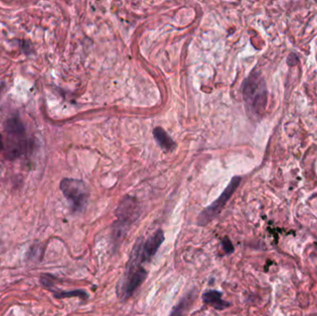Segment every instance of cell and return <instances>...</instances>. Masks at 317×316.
<instances>
[{
    "label": "cell",
    "instance_id": "cell-8",
    "mask_svg": "<svg viewBox=\"0 0 317 316\" xmlns=\"http://www.w3.org/2000/svg\"><path fill=\"white\" fill-rule=\"evenodd\" d=\"M154 138L158 145L161 147V149L164 150L165 152H170L174 150L175 143L171 137L168 135L164 129L162 127H157L153 131Z\"/></svg>",
    "mask_w": 317,
    "mask_h": 316
},
{
    "label": "cell",
    "instance_id": "cell-10",
    "mask_svg": "<svg viewBox=\"0 0 317 316\" xmlns=\"http://www.w3.org/2000/svg\"><path fill=\"white\" fill-rule=\"evenodd\" d=\"M54 296L57 299L77 297V298H80V299L85 300L88 298V294H87V291H85L83 289H75V290H69V291H54Z\"/></svg>",
    "mask_w": 317,
    "mask_h": 316
},
{
    "label": "cell",
    "instance_id": "cell-11",
    "mask_svg": "<svg viewBox=\"0 0 317 316\" xmlns=\"http://www.w3.org/2000/svg\"><path fill=\"white\" fill-rule=\"evenodd\" d=\"M222 246H223V248L226 254H231V253L234 252V250H235L233 243L231 242L230 239L227 236H225L222 239Z\"/></svg>",
    "mask_w": 317,
    "mask_h": 316
},
{
    "label": "cell",
    "instance_id": "cell-2",
    "mask_svg": "<svg viewBox=\"0 0 317 316\" xmlns=\"http://www.w3.org/2000/svg\"><path fill=\"white\" fill-rule=\"evenodd\" d=\"M141 209L137 199L125 197L116 210V220L111 229V242L118 248L134 223L139 219Z\"/></svg>",
    "mask_w": 317,
    "mask_h": 316
},
{
    "label": "cell",
    "instance_id": "cell-9",
    "mask_svg": "<svg viewBox=\"0 0 317 316\" xmlns=\"http://www.w3.org/2000/svg\"><path fill=\"white\" fill-rule=\"evenodd\" d=\"M197 298V294L195 292H189L186 296H184L177 306L173 308L172 313L170 316H184V313L189 310L191 305L193 303L194 299Z\"/></svg>",
    "mask_w": 317,
    "mask_h": 316
},
{
    "label": "cell",
    "instance_id": "cell-4",
    "mask_svg": "<svg viewBox=\"0 0 317 316\" xmlns=\"http://www.w3.org/2000/svg\"><path fill=\"white\" fill-rule=\"evenodd\" d=\"M60 189L69 202L73 212L82 213L86 210L89 199L87 184L81 180L65 178L60 183Z\"/></svg>",
    "mask_w": 317,
    "mask_h": 316
},
{
    "label": "cell",
    "instance_id": "cell-7",
    "mask_svg": "<svg viewBox=\"0 0 317 316\" xmlns=\"http://www.w3.org/2000/svg\"><path fill=\"white\" fill-rule=\"evenodd\" d=\"M202 300L205 304L214 307L216 310H225L230 303L222 299V293L218 290H209L202 295Z\"/></svg>",
    "mask_w": 317,
    "mask_h": 316
},
{
    "label": "cell",
    "instance_id": "cell-3",
    "mask_svg": "<svg viewBox=\"0 0 317 316\" xmlns=\"http://www.w3.org/2000/svg\"><path fill=\"white\" fill-rule=\"evenodd\" d=\"M243 96L248 109L254 115L262 114L267 103L265 79L259 73H252L243 84Z\"/></svg>",
    "mask_w": 317,
    "mask_h": 316
},
{
    "label": "cell",
    "instance_id": "cell-12",
    "mask_svg": "<svg viewBox=\"0 0 317 316\" xmlns=\"http://www.w3.org/2000/svg\"><path fill=\"white\" fill-rule=\"evenodd\" d=\"M2 149V140H1V137H0V150Z\"/></svg>",
    "mask_w": 317,
    "mask_h": 316
},
{
    "label": "cell",
    "instance_id": "cell-5",
    "mask_svg": "<svg viewBox=\"0 0 317 316\" xmlns=\"http://www.w3.org/2000/svg\"><path fill=\"white\" fill-rule=\"evenodd\" d=\"M240 182H241V177L239 176L232 178L230 183L226 186V188L224 190V192L221 194L219 198L214 201L210 206L205 208L199 215L198 222H197L199 226H205L222 212V210L226 205L227 201L230 200L232 195L235 193Z\"/></svg>",
    "mask_w": 317,
    "mask_h": 316
},
{
    "label": "cell",
    "instance_id": "cell-1",
    "mask_svg": "<svg viewBox=\"0 0 317 316\" xmlns=\"http://www.w3.org/2000/svg\"><path fill=\"white\" fill-rule=\"evenodd\" d=\"M143 237H139L135 242L129 255L125 271L117 285L116 292L121 301H125L129 299L144 283L148 276V273L143 266L146 264L143 256Z\"/></svg>",
    "mask_w": 317,
    "mask_h": 316
},
{
    "label": "cell",
    "instance_id": "cell-6",
    "mask_svg": "<svg viewBox=\"0 0 317 316\" xmlns=\"http://www.w3.org/2000/svg\"><path fill=\"white\" fill-rule=\"evenodd\" d=\"M165 239L164 233L162 229L157 230L148 239H144L143 242V256L145 262L148 263L155 256L160 247Z\"/></svg>",
    "mask_w": 317,
    "mask_h": 316
}]
</instances>
